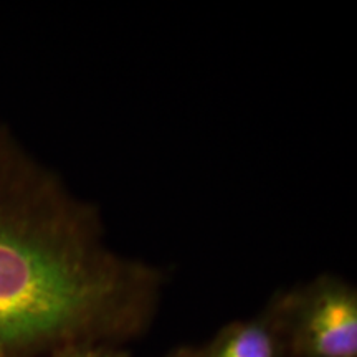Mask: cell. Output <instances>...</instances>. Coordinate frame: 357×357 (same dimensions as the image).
Returning <instances> with one entry per match:
<instances>
[{"label":"cell","mask_w":357,"mask_h":357,"mask_svg":"<svg viewBox=\"0 0 357 357\" xmlns=\"http://www.w3.org/2000/svg\"><path fill=\"white\" fill-rule=\"evenodd\" d=\"M166 271L109 243L100 208L0 123V357L149 331Z\"/></svg>","instance_id":"6da1fadb"},{"label":"cell","mask_w":357,"mask_h":357,"mask_svg":"<svg viewBox=\"0 0 357 357\" xmlns=\"http://www.w3.org/2000/svg\"><path fill=\"white\" fill-rule=\"evenodd\" d=\"M288 357H357V289L321 273L280 289Z\"/></svg>","instance_id":"7a4b0ae2"},{"label":"cell","mask_w":357,"mask_h":357,"mask_svg":"<svg viewBox=\"0 0 357 357\" xmlns=\"http://www.w3.org/2000/svg\"><path fill=\"white\" fill-rule=\"evenodd\" d=\"M200 357H288L283 305L280 289L257 314L227 323L207 344Z\"/></svg>","instance_id":"3957f363"},{"label":"cell","mask_w":357,"mask_h":357,"mask_svg":"<svg viewBox=\"0 0 357 357\" xmlns=\"http://www.w3.org/2000/svg\"><path fill=\"white\" fill-rule=\"evenodd\" d=\"M48 357H131V352L126 346L118 344H82L66 347L63 351H58Z\"/></svg>","instance_id":"277c9868"},{"label":"cell","mask_w":357,"mask_h":357,"mask_svg":"<svg viewBox=\"0 0 357 357\" xmlns=\"http://www.w3.org/2000/svg\"><path fill=\"white\" fill-rule=\"evenodd\" d=\"M164 357H200L199 356V347H192V346H181L172 349L171 352H167Z\"/></svg>","instance_id":"5b68a950"}]
</instances>
